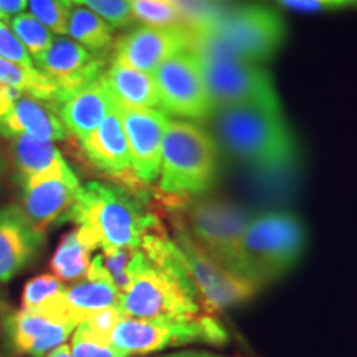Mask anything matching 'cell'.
I'll return each instance as SVG.
<instances>
[{"label":"cell","instance_id":"cell-1","mask_svg":"<svg viewBox=\"0 0 357 357\" xmlns=\"http://www.w3.org/2000/svg\"><path fill=\"white\" fill-rule=\"evenodd\" d=\"M63 222H73L91 250H137L149 231L159 229L158 217L146 211L136 194L98 181L79 187Z\"/></svg>","mask_w":357,"mask_h":357},{"label":"cell","instance_id":"cell-2","mask_svg":"<svg viewBox=\"0 0 357 357\" xmlns=\"http://www.w3.org/2000/svg\"><path fill=\"white\" fill-rule=\"evenodd\" d=\"M213 131L222 149L243 166L263 172L287 169L296 142L281 111L261 106H230L213 111Z\"/></svg>","mask_w":357,"mask_h":357},{"label":"cell","instance_id":"cell-3","mask_svg":"<svg viewBox=\"0 0 357 357\" xmlns=\"http://www.w3.org/2000/svg\"><path fill=\"white\" fill-rule=\"evenodd\" d=\"M284 37L287 25L275 8L243 3L222 7L211 24L192 33L190 50L258 65L280 50Z\"/></svg>","mask_w":357,"mask_h":357},{"label":"cell","instance_id":"cell-4","mask_svg":"<svg viewBox=\"0 0 357 357\" xmlns=\"http://www.w3.org/2000/svg\"><path fill=\"white\" fill-rule=\"evenodd\" d=\"M306 247V230L291 212L273 211L250 217L238 253V275L265 288L293 270Z\"/></svg>","mask_w":357,"mask_h":357},{"label":"cell","instance_id":"cell-5","mask_svg":"<svg viewBox=\"0 0 357 357\" xmlns=\"http://www.w3.org/2000/svg\"><path fill=\"white\" fill-rule=\"evenodd\" d=\"M217 151L208 132L192 123L169 119L160 153L159 189L171 200H187L211 189Z\"/></svg>","mask_w":357,"mask_h":357},{"label":"cell","instance_id":"cell-6","mask_svg":"<svg viewBox=\"0 0 357 357\" xmlns=\"http://www.w3.org/2000/svg\"><path fill=\"white\" fill-rule=\"evenodd\" d=\"M229 341L225 328L213 316L189 319H139L123 316L111 333L109 342L126 357L189 346L192 342L223 346Z\"/></svg>","mask_w":357,"mask_h":357},{"label":"cell","instance_id":"cell-7","mask_svg":"<svg viewBox=\"0 0 357 357\" xmlns=\"http://www.w3.org/2000/svg\"><path fill=\"white\" fill-rule=\"evenodd\" d=\"M172 208L184 211L185 220L177 218V222L205 255L238 275L240 242L248 225V213L229 200L212 197L182 202Z\"/></svg>","mask_w":357,"mask_h":357},{"label":"cell","instance_id":"cell-8","mask_svg":"<svg viewBox=\"0 0 357 357\" xmlns=\"http://www.w3.org/2000/svg\"><path fill=\"white\" fill-rule=\"evenodd\" d=\"M195 55L213 111L230 106H261L281 111L273 79L265 68L211 53Z\"/></svg>","mask_w":357,"mask_h":357},{"label":"cell","instance_id":"cell-9","mask_svg":"<svg viewBox=\"0 0 357 357\" xmlns=\"http://www.w3.org/2000/svg\"><path fill=\"white\" fill-rule=\"evenodd\" d=\"M172 242L176 245L178 258L192 287L208 316L243 305L260 291V288L250 283L248 280L231 273L205 255L178 222Z\"/></svg>","mask_w":357,"mask_h":357},{"label":"cell","instance_id":"cell-10","mask_svg":"<svg viewBox=\"0 0 357 357\" xmlns=\"http://www.w3.org/2000/svg\"><path fill=\"white\" fill-rule=\"evenodd\" d=\"M160 111L195 121L213 113L200 65L192 50H182L162 61L153 73Z\"/></svg>","mask_w":357,"mask_h":357},{"label":"cell","instance_id":"cell-11","mask_svg":"<svg viewBox=\"0 0 357 357\" xmlns=\"http://www.w3.org/2000/svg\"><path fill=\"white\" fill-rule=\"evenodd\" d=\"M19 185L22 189V211L43 234L53 223L63 222L82 187L68 164L26 178Z\"/></svg>","mask_w":357,"mask_h":357},{"label":"cell","instance_id":"cell-12","mask_svg":"<svg viewBox=\"0 0 357 357\" xmlns=\"http://www.w3.org/2000/svg\"><path fill=\"white\" fill-rule=\"evenodd\" d=\"M105 63L106 56L96 55L66 37H53L50 47L33 58L35 68L56 86V101L101 77Z\"/></svg>","mask_w":357,"mask_h":357},{"label":"cell","instance_id":"cell-13","mask_svg":"<svg viewBox=\"0 0 357 357\" xmlns=\"http://www.w3.org/2000/svg\"><path fill=\"white\" fill-rule=\"evenodd\" d=\"M192 33L185 26H136L114 42V60L147 75L182 50H190Z\"/></svg>","mask_w":357,"mask_h":357},{"label":"cell","instance_id":"cell-14","mask_svg":"<svg viewBox=\"0 0 357 357\" xmlns=\"http://www.w3.org/2000/svg\"><path fill=\"white\" fill-rule=\"evenodd\" d=\"M118 106L124 132L128 137L131 172L137 181L147 185L160 172V153L169 123L167 114L160 109H128Z\"/></svg>","mask_w":357,"mask_h":357},{"label":"cell","instance_id":"cell-15","mask_svg":"<svg viewBox=\"0 0 357 357\" xmlns=\"http://www.w3.org/2000/svg\"><path fill=\"white\" fill-rule=\"evenodd\" d=\"M45 234L26 218L20 205L0 207V283H7L37 260Z\"/></svg>","mask_w":357,"mask_h":357},{"label":"cell","instance_id":"cell-16","mask_svg":"<svg viewBox=\"0 0 357 357\" xmlns=\"http://www.w3.org/2000/svg\"><path fill=\"white\" fill-rule=\"evenodd\" d=\"M7 346L17 356L45 357L48 352L65 344L71 326L61 324L37 311H8L2 319Z\"/></svg>","mask_w":357,"mask_h":357},{"label":"cell","instance_id":"cell-17","mask_svg":"<svg viewBox=\"0 0 357 357\" xmlns=\"http://www.w3.org/2000/svg\"><path fill=\"white\" fill-rule=\"evenodd\" d=\"M0 134L10 137L30 136L40 141H63L68 137L63 121L53 101L22 95L6 114L0 116Z\"/></svg>","mask_w":357,"mask_h":357},{"label":"cell","instance_id":"cell-18","mask_svg":"<svg viewBox=\"0 0 357 357\" xmlns=\"http://www.w3.org/2000/svg\"><path fill=\"white\" fill-rule=\"evenodd\" d=\"M113 102L102 77H98L84 86L66 93L55 105L66 131L82 142L102 123L113 108Z\"/></svg>","mask_w":357,"mask_h":357},{"label":"cell","instance_id":"cell-19","mask_svg":"<svg viewBox=\"0 0 357 357\" xmlns=\"http://www.w3.org/2000/svg\"><path fill=\"white\" fill-rule=\"evenodd\" d=\"M82 147L93 166L100 171L111 177H129L131 155L116 101L100 126L82 141Z\"/></svg>","mask_w":357,"mask_h":357},{"label":"cell","instance_id":"cell-20","mask_svg":"<svg viewBox=\"0 0 357 357\" xmlns=\"http://www.w3.org/2000/svg\"><path fill=\"white\" fill-rule=\"evenodd\" d=\"M101 77L109 95L121 108L160 109L153 75L131 68L113 58L108 70L102 71Z\"/></svg>","mask_w":357,"mask_h":357},{"label":"cell","instance_id":"cell-21","mask_svg":"<svg viewBox=\"0 0 357 357\" xmlns=\"http://www.w3.org/2000/svg\"><path fill=\"white\" fill-rule=\"evenodd\" d=\"M61 294L66 305L82 321L91 312L119 305V291L106 273L100 255H96L89 263L86 276L73 287L63 288Z\"/></svg>","mask_w":357,"mask_h":357},{"label":"cell","instance_id":"cell-22","mask_svg":"<svg viewBox=\"0 0 357 357\" xmlns=\"http://www.w3.org/2000/svg\"><path fill=\"white\" fill-rule=\"evenodd\" d=\"M10 158L15 169V181L19 184L26 178L55 171L66 164L53 142L33 139L24 134L10 137Z\"/></svg>","mask_w":357,"mask_h":357},{"label":"cell","instance_id":"cell-23","mask_svg":"<svg viewBox=\"0 0 357 357\" xmlns=\"http://www.w3.org/2000/svg\"><path fill=\"white\" fill-rule=\"evenodd\" d=\"M65 35L83 45L89 52L102 56L114 43L113 26L108 22L88 10L86 7L73 6V3L70 6L68 17H66Z\"/></svg>","mask_w":357,"mask_h":357},{"label":"cell","instance_id":"cell-24","mask_svg":"<svg viewBox=\"0 0 357 357\" xmlns=\"http://www.w3.org/2000/svg\"><path fill=\"white\" fill-rule=\"evenodd\" d=\"M91 252L93 250L83 242L77 229L68 231L52 257L50 268L53 276H56L61 283L83 280L91 263Z\"/></svg>","mask_w":357,"mask_h":357},{"label":"cell","instance_id":"cell-25","mask_svg":"<svg viewBox=\"0 0 357 357\" xmlns=\"http://www.w3.org/2000/svg\"><path fill=\"white\" fill-rule=\"evenodd\" d=\"M0 84L20 89L25 95L40 98V100L56 101L58 89L50 79L43 73L30 66H24L19 63L0 58Z\"/></svg>","mask_w":357,"mask_h":357},{"label":"cell","instance_id":"cell-26","mask_svg":"<svg viewBox=\"0 0 357 357\" xmlns=\"http://www.w3.org/2000/svg\"><path fill=\"white\" fill-rule=\"evenodd\" d=\"M10 29L32 58L42 55L50 47L52 40L55 37L47 26L40 24L37 19H33L30 13L25 12L10 19Z\"/></svg>","mask_w":357,"mask_h":357},{"label":"cell","instance_id":"cell-27","mask_svg":"<svg viewBox=\"0 0 357 357\" xmlns=\"http://www.w3.org/2000/svg\"><path fill=\"white\" fill-rule=\"evenodd\" d=\"M182 26L192 33L199 32L215 19L222 10L220 0H171Z\"/></svg>","mask_w":357,"mask_h":357},{"label":"cell","instance_id":"cell-28","mask_svg":"<svg viewBox=\"0 0 357 357\" xmlns=\"http://www.w3.org/2000/svg\"><path fill=\"white\" fill-rule=\"evenodd\" d=\"M134 20L147 26H177L182 25L178 13L171 0H129Z\"/></svg>","mask_w":357,"mask_h":357},{"label":"cell","instance_id":"cell-29","mask_svg":"<svg viewBox=\"0 0 357 357\" xmlns=\"http://www.w3.org/2000/svg\"><path fill=\"white\" fill-rule=\"evenodd\" d=\"M139 250V248H137ZM137 250L134 248H106L101 250L100 257L105 266L106 273L109 275L111 281L121 294L128 284L131 283L132 273V260Z\"/></svg>","mask_w":357,"mask_h":357},{"label":"cell","instance_id":"cell-30","mask_svg":"<svg viewBox=\"0 0 357 357\" xmlns=\"http://www.w3.org/2000/svg\"><path fill=\"white\" fill-rule=\"evenodd\" d=\"M70 2L66 0H26L29 13L52 33L65 35Z\"/></svg>","mask_w":357,"mask_h":357},{"label":"cell","instance_id":"cell-31","mask_svg":"<svg viewBox=\"0 0 357 357\" xmlns=\"http://www.w3.org/2000/svg\"><path fill=\"white\" fill-rule=\"evenodd\" d=\"M66 2L86 7L88 10L108 22L113 29H126L134 22L129 0H66Z\"/></svg>","mask_w":357,"mask_h":357},{"label":"cell","instance_id":"cell-32","mask_svg":"<svg viewBox=\"0 0 357 357\" xmlns=\"http://www.w3.org/2000/svg\"><path fill=\"white\" fill-rule=\"evenodd\" d=\"M63 283L53 275H40L37 278L26 281L22 291V307L20 310L32 311L42 306L45 301L52 300L58 293L63 291Z\"/></svg>","mask_w":357,"mask_h":357},{"label":"cell","instance_id":"cell-33","mask_svg":"<svg viewBox=\"0 0 357 357\" xmlns=\"http://www.w3.org/2000/svg\"><path fill=\"white\" fill-rule=\"evenodd\" d=\"M70 352L71 357H126L123 352L114 349L111 342L91 336L79 328L73 331Z\"/></svg>","mask_w":357,"mask_h":357},{"label":"cell","instance_id":"cell-34","mask_svg":"<svg viewBox=\"0 0 357 357\" xmlns=\"http://www.w3.org/2000/svg\"><path fill=\"white\" fill-rule=\"evenodd\" d=\"M123 316L124 314L118 306L106 307V310L91 312V314L86 316V318H84L77 328L83 329L84 333L91 334V336L109 342L111 333H113L114 326L119 323V319H121Z\"/></svg>","mask_w":357,"mask_h":357},{"label":"cell","instance_id":"cell-35","mask_svg":"<svg viewBox=\"0 0 357 357\" xmlns=\"http://www.w3.org/2000/svg\"><path fill=\"white\" fill-rule=\"evenodd\" d=\"M0 58L33 68V58L26 52V48L20 43V40L12 32L7 20L0 19Z\"/></svg>","mask_w":357,"mask_h":357},{"label":"cell","instance_id":"cell-36","mask_svg":"<svg viewBox=\"0 0 357 357\" xmlns=\"http://www.w3.org/2000/svg\"><path fill=\"white\" fill-rule=\"evenodd\" d=\"M276 2L288 10L301 13H319L357 7V0H276Z\"/></svg>","mask_w":357,"mask_h":357},{"label":"cell","instance_id":"cell-37","mask_svg":"<svg viewBox=\"0 0 357 357\" xmlns=\"http://www.w3.org/2000/svg\"><path fill=\"white\" fill-rule=\"evenodd\" d=\"M26 0H0V19L10 20L24 12Z\"/></svg>","mask_w":357,"mask_h":357},{"label":"cell","instance_id":"cell-38","mask_svg":"<svg viewBox=\"0 0 357 357\" xmlns=\"http://www.w3.org/2000/svg\"><path fill=\"white\" fill-rule=\"evenodd\" d=\"M158 357H223L220 354L211 351H177V352H169V354L158 356Z\"/></svg>","mask_w":357,"mask_h":357},{"label":"cell","instance_id":"cell-39","mask_svg":"<svg viewBox=\"0 0 357 357\" xmlns=\"http://www.w3.org/2000/svg\"><path fill=\"white\" fill-rule=\"evenodd\" d=\"M8 167H10V160H8L7 154L3 153L2 149H0V184H2L3 177L7 176V172H8Z\"/></svg>","mask_w":357,"mask_h":357},{"label":"cell","instance_id":"cell-40","mask_svg":"<svg viewBox=\"0 0 357 357\" xmlns=\"http://www.w3.org/2000/svg\"><path fill=\"white\" fill-rule=\"evenodd\" d=\"M45 357H71V352H70V346L68 344H61L58 346L56 349H53L52 352H48Z\"/></svg>","mask_w":357,"mask_h":357}]
</instances>
